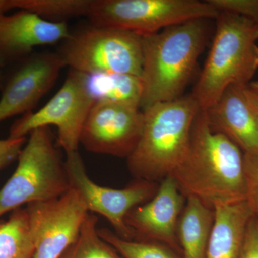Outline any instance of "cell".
Masks as SVG:
<instances>
[{"mask_svg": "<svg viewBox=\"0 0 258 258\" xmlns=\"http://www.w3.org/2000/svg\"><path fill=\"white\" fill-rule=\"evenodd\" d=\"M244 91L251 106L258 114V81H251L244 86Z\"/></svg>", "mask_w": 258, "mask_h": 258, "instance_id": "cell-27", "label": "cell"}, {"mask_svg": "<svg viewBox=\"0 0 258 258\" xmlns=\"http://www.w3.org/2000/svg\"><path fill=\"white\" fill-rule=\"evenodd\" d=\"M214 218L213 209L193 197L186 198L177 229L182 258H206Z\"/></svg>", "mask_w": 258, "mask_h": 258, "instance_id": "cell-17", "label": "cell"}, {"mask_svg": "<svg viewBox=\"0 0 258 258\" xmlns=\"http://www.w3.org/2000/svg\"><path fill=\"white\" fill-rule=\"evenodd\" d=\"M209 124L245 153L258 152V114L251 106L244 86H230L206 111Z\"/></svg>", "mask_w": 258, "mask_h": 258, "instance_id": "cell-15", "label": "cell"}, {"mask_svg": "<svg viewBox=\"0 0 258 258\" xmlns=\"http://www.w3.org/2000/svg\"><path fill=\"white\" fill-rule=\"evenodd\" d=\"M25 209L35 244L32 258H60L77 240L89 213L72 188L60 198L30 204Z\"/></svg>", "mask_w": 258, "mask_h": 258, "instance_id": "cell-10", "label": "cell"}, {"mask_svg": "<svg viewBox=\"0 0 258 258\" xmlns=\"http://www.w3.org/2000/svg\"><path fill=\"white\" fill-rule=\"evenodd\" d=\"M66 23H54L26 10L0 13V57L28 55L35 47L63 42L71 35Z\"/></svg>", "mask_w": 258, "mask_h": 258, "instance_id": "cell-14", "label": "cell"}, {"mask_svg": "<svg viewBox=\"0 0 258 258\" xmlns=\"http://www.w3.org/2000/svg\"><path fill=\"white\" fill-rule=\"evenodd\" d=\"M239 258H258V221L253 216L247 224Z\"/></svg>", "mask_w": 258, "mask_h": 258, "instance_id": "cell-25", "label": "cell"}, {"mask_svg": "<svg viewBox=\"0 0 258 258\" xmlns=\"http://www.w3.org/2000/svg\"><path fill=\"white\" fill-rule=\"evenodd\" d=\"M64 164L71 188L79 193L88 212L104 217L122 238L133 240L125 217L155 195L158 183L137 179L119 189L98 185L88 176L79 151L66 154Z\"/></svg>", "mask_w": 258, "mask_h": 258, "instance_id": "cell-9", "label": "cell"}, {"mask_svg": "<svg viewBox=\"0 0 258 258\" xmlns=\"http://www.w3.org/2000/svg\"><path fill=\"white\" fill-rule=\"evenodd\" d=\"M201 111L192 95L144 109L142 136L127 166L137 179L157 182L170 176L186 157Z\"/></svg>", "mask_w": 258, "mask_h": 258, "instance_id": "cell-3", "label": "cell"}, {"mask_svg": "<svg viewBox=\"0 0 258 258\" xmlns=\"http://www.w3.org/2000/svg\"><path fill=\"white\" fill-rule=\"evenodd\" d=\"M170 176L185 198L193 197L213 210L245 201L244 153L211 128L203 111L194 123L187 154Z\"/></svg>", "mask_w": 258, "mask_h": 258, "instance_id": "cell-1", "label": "cell"}, {"mask_svg": "<svg viewBox=\"0 0 258 258\" xmlns=\"http://www.w3.org/2000/svg\"><path fill=\"white\" fill-rule=\"evenodd\" d=\"M57 52L64 67L88 76L130 75L141 78L142 37L117 29L91 28L71 33Z\"/></svg>", "mask_w": 258, "mask_h": 258, "instance_id": "cell-6", "label": "cell"}, {"mask_svg": "<svg viewBox=\"0 0 258 258\" xmlns=\"http://www.w3.org/2000/svg\"><path fill=\"white\" fill-rule=\"evenodd\" d=\"M93 0H11L13 9L31 12L54 23H66L68 19L87 17Z\"/></svg>", "mask_w": 258, "mask_h": 258, "instance_id": "cell-20", "label": "cell"}, {"mask_svg": "<svg viewBox=\"0 0 258 258\" xmlns=\"http://www.w3.org/2000/svg\"><path fill=\"white\" fill-rule=\"evenodd\" d=\"M246 203L258 221V152L244 154Z\"/></svg>", "mask_w": 258, "mask_h": 258, "instance_id": "cell-23", "label": "cell"}, {"mask_svg": "<svg viewBox=\"0 0 258 258\" xmlns=\"http://www.w3.org/2000/svg\"><path fill=\"white\" fill-rule=\"evenodd\" d=\"M215 20L212 47L191 94L203 111L230 86L249 84L258 70V23L227 13Z\"/></svg>", "mask_w": 258, "mask_h": 258, "instance_id": "cell-4", "label": "cell"}, {"mask_svg": "<svg viewBox=\"0 0 258 258\" xmlns=\"http://www.w3.org/2000/svg\"><path fill=\"white\" fill-rule=\"evenodd\" d=\"M186 201L174 178L161 180L155 195L125 217L133 240L164 244L181 255L177 229Z\"/></svg>", "mask_w": 258, "mask_h": 258, "instance_id": "cell-12", "label": "cell"}, {"mask_svg": "<svg viewBox=\"0 0 258 258\" xmlns=\"http://www.w3.org/2000/svg\"><path fill=\"white\" fill-rule=\"evenodd\" d=\"M219 12L198 0H93L91 25L133 32L140 36L194 20L216 19Z\"/></svg>", "mask_w": 258, "mask_h": 258, "instance_id": "cell-7", "label": "cell"}, {"mask_svg": "<svg viewBox=\"0 0 258 258\" xmlns=\"http://www.w3.org/2000/svg\"><path fill=\"white\" fill-rule=\"evenodd\" d=\"M219 13L240 15L258 23V0H208Z\"/></svg>", "mask_w": 258, "mask_h": 258, "instance_id": "cell-24", "label": "cell"}, {"mask_svg": "<svg viewBox=\"0 0 258 258\" xmlns=\"http://www.w3.org/2000/svg\"><path fill=\"white\" fill-rule=\"evenodd\" d=\"M34 252L28 212L17 209L8 220L0 222V258H32Z\"/></svg>", "mask_w": 258, "mask_h": 258, "instance_id": "cell-18", "label": "cell"}, {"mask_svg": "<svg viewBox=\"0 0 258 258\" xmlns=\"http://www.w3.org/2000/svg\"><path fill=\"white\" fill-rule=\"evenodd\" d=\"M25 143L26 137L0 140V170L18 159Z\"/></svg>", "mask_w": 258, "mask_h": 258, "instance_id": "cell-26", "label": "cell"}, {"mask_svg": "<svg viewBox=\"0 0 258 258\" xmlns=\"http://www.w3.org/2000/svg\"><path fill=\"white\" fill-rule=\"evenodd\" d=\"M215 218L206 258H239L247 224L252 217L246 201L214 208Z\"/></svg>", "mask_w": 258, "mask_h": 258, "instance_id": "cell-16", "label": "cell"}, {"mask_svg": "<svg viewBox=\"0 0 258 258\" xmlns=\"http://www.w3.org/2000/svg\"><path fill=\"white\" fill-rule=\"evenodd\" d=\"M206 20H191L142 37V111L181 97L206 43Z\"/></svg>", "mask_w": 258, "mask_h": 258, "instance_id": "cell-2", "label": "cell"}, {"mask_svg": "<svg viewBox=\"0 0 258 258\" xmlns=\"http://www.w3.org/2000/svg\"><path fill=\"white\" fill-rule=\"evenodd\" d=\"M95 102L88 75L70 70L55 96L38 111L18 120L10 129L9 138H23L35 129L54 125L66 154L77 152L83 125Z\"/></svg>", "mask_w": 258, "mask_h": 258, "instance_id": "cell-8", "label": "cell"}, {"mask_svg": "<svg viewBox=\"0 0 258 258\" xmlns=\"http://www.w3.org/2000/svg\"><path fill=\"white\" fill-rule=\"evenodd\" d=\"M98 234L122 258H182L164 244L122 238L108 229H98Z\"/></svg>", "mask_w": 258, "mask_h": 258, "instance_id": "cell-22", "label": "cell"}, {"mask_svg": "<svg viewBox=\"0 0 258 258\" xmlns=\"http://www.w3.org/2000/svg\"><path fill=\"white\" fill-rule=\"evenodd\" d=\"M144 121L140 106L97 100L83 125L80 144L89 152L127 159L139 143Z\"/></svg>", "mask_w": 258, "mask_h": 258, "instance_id": "cell-11", "label": "cell"}, {"mask_svg": "<svg viewBox=\"0 0 258 258\" xmlns=\"http://www.w3.org/2000/svg\"><path fill=\"white\" fill-rule=\"evenodd\" d=\"M63 68L57 52L29 57L5 88L0 99V122L35 108L54 86Z\"/></svg>", "mask_w": 258, "mask_h": 258, "instance_id": "cell-13", "label": "cell"}, {"mask_svg": "<svg viewBox=\"0 0 258 258\" xmlns=\"http://www.w3.org/2000/svg\"><path fill=\"white\" fill-rule=\"evenodd\" d=\"M18 159L15 172L0 189V217L24 205L60 198L71 189L49 127L30 132Z\"/></svg>", "mask_w": 258, "mask_h": 258, "instance_id": "cell-5", "label": "cell"}, {"mask_svg": "<svg viewBox=\"0 0 258 258\" xmlns=\"http://www.w3.org/2000/svg\"><path fill=\"white\" fill-rule=\"evenodd\" d=\"M98 217L88 213L79 237L60 258H122L101 238L97 228Z\"/></svg>", "mask_w": 258, "mask_h": 258, "instance_id": "cell-21", "label": "cell"}, {"mask_svg": "<svg viewBox=\"0 0 258 258\" xmlns=\"http://www.w3.org/2000/svg\"><path fill=\"white\" fill-rule=\"evenodd\" d=\"M88 79L96 101L105 100L140 106L142 95L140 77L130 75L101 74L88 76Z\"/></svg>", "mask_w": 258, "mask_h": 258, "instance_id": "cell-19", "label": "cell"}]
</instances>
